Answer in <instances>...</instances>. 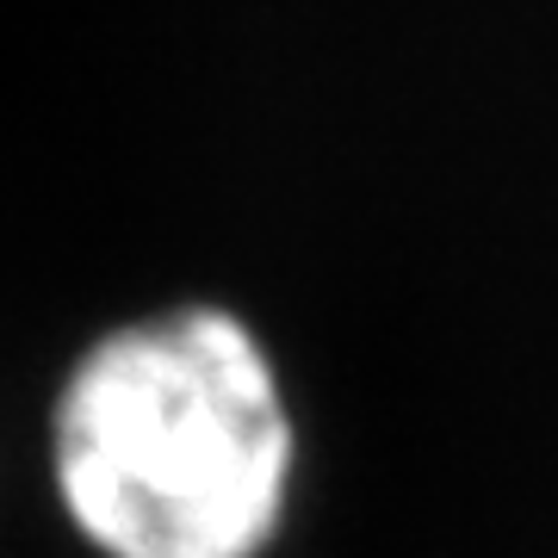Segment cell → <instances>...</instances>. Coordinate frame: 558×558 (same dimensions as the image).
<instances>
[{"instance_id": "cell-1", "label": "cell", "mask_w": 558, "mask_h": 558, "mask_svg": "<svg viewBox=\"0 0 558 558\" xmlns=\"http://www.w3.org/2000/svg\"><path fill=\"white\" fill-rule=\"evenodd\" d=\"M50 490L100 558H267L299 490L274 348L205 299L100 329L50 403Z\"/></svg>"}]
</instances>
